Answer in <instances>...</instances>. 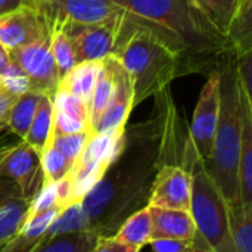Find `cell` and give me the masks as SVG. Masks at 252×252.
<instances>
[{
  "instance_id": "obj_1",
  "label": "cell",
  "mask_w": 252,
  "mask_h": 252,
  "mask_svg": "<svg viewBox=\"0 0 252 252\" xmlns=\"http://www.w3.org/2000/svg\"><path fill=\"white\" fill-rule=\"evenodd\" d=\"M154 97L151 118L124 128L120 151L80 202L89 230L97 238L114 236L127 217L148 207L154 180L162 165H182L188 131L170 86Z\"/></svg>"
},
{
  "instance_id": "obj_2",
  "label": "cell",
  "mask_w": 252,
  "mask_h": 252,
  "mask_svg": "<svg viewBox=\"0 0 252 252\" xmlns=\"http://www.w3.org/2000/svg\"><path fill=\"white\" fill-rule=\"evenodd\" d=\"M130 24L149 30L180 59L182 74L220 71L238 50L192 0H111Z\"/></svg>"
},
{
  "instance_id": "obj_3",
  "label": "cell",
  "mask_w": 252,
  "mask_h": 252,
  "mask_svg": "<svg viewBox=\"0 0 252 252\" xmlns=\"http://www.w3.org/2000/svg\"><path fill=\"white\" fill-rule=\"evenodd\" d=\"M241 131L242 103L235 58L220 69V106L217 128L210 159L204 162L207 173L217 185L227 207L241 204L238 183Z\"/></svg>"
},
{
  "instance_id": "obj_4",
  "label": "cell",
  "mask_w": 252,
  "mask_h": 252,
  "mask_svg": "<svg viewBox=\"0 0 252 252\" xmlns=\"http://www.w3.org/2000/svg\"><path fill=\"white\" fill-rule=\"evenodd\" d=\"M114 55L131 78L134 106L183 75L179 56L149 30L127 19Z\"/></svg>"
},
{
  "instance_id": "obj_5",
  "label": "cell",
  "mask_w": 252,
  "mask_h": 252,
  "mask_svg": "<svg viewBox=\"0 0 252 252\" xmlns=\"http://www.w3.org/2000/svg\"><path fill=\"white\" fill-rule=\"evenodd\" d=\"M182 167L192 174L190 216L195 223L196 252H236L233 247L227 204L207 173L204 161L195 152L189 134L185 143Z\"/></svg>"
},
{
  "instance_id": "obj_6",
  "label": "cell",
  "mask_w": 252,
  "mask_h": 252,
  "mask_svg": "<svg viewBox=\"0 0 252 252\" xmlns=\"http://www.w3.org/2000/svg\"><path fill=\"white\" fill-rule=\"evenodd\" d=\"M123 130L108 133H93L80 157L72 164L69 173L56 183L58 205L61 208L81 202L83 198L102 179L106 168L120 151Z\"/></svg>"
},
{
  "instance_id": "obj_7",
  "label": "cell",
  "mask_w": 252,
  "mask_h": 252,
  "mask_svg": "<svg viewBox=\"0 0 252 252\" xmlns=\"http://www.w3.org/2000/svg\"><path fill=\"white\" fill-rule=\"evenodd\" d=\"M32 4L44 21L65 24L69 35L121 13L111 0H32Z\"/></svg>"
},
{
  "instance_id": "obj_8",
  "label": "cell",
  "mask_w": 252,
  "mask_h": 252,
  "mask_svg": "<svg viewBox=\"0 0 252 252\" xmlns=\"http://www.w3.org/2000/svg\"><path fill=\"white\" fill-rule=\"evenodd\" d=\"M207 19L238 50V56L252 52L251 10L252 0H192Z\"/></svg>"
},
{
  "instance_id": "obj_9",
  "label": "cell",
  "mask_w": 252,
  "mask_h": 252,
  "mask_svg": "<svg viewBox=\"0 0 252 252\" xmlns=\"http://www.w3.org/2000/svg\"><path fill=\"white\" fill-rule=\"evenodd\" d=\"M9 56L10 61L15 62L28 77L31 90L47 96H53L56 93L59 74L50 50L47 27L35 41L9 52Z\"/></svg>"
},
{
  "instance_id": "obj_10",
  "label": "cell",
  "mask_w": 252,
  "mask_h": 252,
  "mask_svg": "<svg viewBox=\"0 0 252 252\" xmlns=\"http://www.w3.org/2000/svg\"><path fill=\"white\" fill-rule=\"evenodd\" d=\"M220 106V71H214L208 75L204 84L192 124L188 130L189 139L198 157L205 162L210 159L213 151L214 134L219 120Z\"/></svg>"
},
{
  "instance_id": "obj_11",
  "label": "cell",
  "mask_w": 252,
  "mask_h": 252,
  "mask_svg": "<svg viewBox=\"0 0 252 252\" xmlns=\"http://www.w3.org/2000/svg\"><path fill=\"white\" fill-rule=\"evenodd\" d=\"M0 179L13 183L19 195L32 202L44 183L40 154L21 140L0 162Z\"/></svg>"
},
{
  "instance_id": "obj_12",
  "label": "cell",
  "mask_w": 252,
  "mask_h": 252,
  "mask_svg": "<svg viewBox=\"0 0 252 252\" xmlns=\"http://www.w3.org/2000/svg\"><path fill=\"white\" fill-rule=\"evenodd\" d=\"M126 16L121 13L97 25L81 28L71 35L77 63L87 61H102L115 53L124 31Z\"/></svg>"
},
{
  "instance_id": "obj_13",
  "label": "cell",
  "mask_w": 252,
  "mask_h": 252,
  "mask_svg": "<svg viewBox=\"0 0 252 252\" xmlns=\"http://www.w3.org/2000/svg\"><path fill=\"white\" fill-rule=\"evenodd\" d=\"M192 174L177 164H165L157 173L148 207L182 210L190 213Z\"/></svg>"
},
{
  "instance_id": "obj_14",
  "label": "cell",
  "mask_w": 252,
  "mask_h": 252,
  "mask_svg": "<svg viewBox=\"0 0 252 252\" xmlns=\"http://www.w3.org/2000/svg\"><path fill=\"white\" fill-rule=\"evenodd\" d=\"M115 87L108 106L100 115L93 133H108L126 128V123L134 108V87L128 72L114 55Z\"/></svg>"
},
{
  "instance_id": "obj_15",
  "label": "cell",
  "mask_w": 252,
  "mask_h": 252,
  "mask_svg": "<svg viewBox=\"0 0 252 252\" xmlns=\"http://www.w3.org/2000/svg\"><path fill=\"white\" fill-rule=\"evenodd\" d=\"M46 24L34 6H24L0 16V44L7 50H18L35 41Z\"/></svg>"
},
{
  "instance_id": "obj_16",
  "label": "cell",
  "mask_w": 252,
  "mask_h": 252,
  "mask_svg": "<svg viewBox=\"0 0 252 252\" xmlns=\"http://www.w3.org/2000/svg\"><path fill=\"white\" fill-rule=\"evenodd\" d=\"M90 131L89 105L78 97L56 90L53 94V131L52 134H72Z\"/></svg>"
},
{
  "instance_id": "obj_17",
  "label": "cell",
  "mask_w": 252,
  "mask_h": 252,
  "mask_svg": "<svg viewBox=\"0 0 252 252\" xmlns=\"http://www.w3.org/2000/svg\"><path fill=\"white\" fill-rule=\"evenodd\" d=\"M0 183V248L15 238L28 221L31 202L24 199L13 183Z\"/></svg>"
},
{
  "instance_id": "obj_18",
  "label": "cell",
  "mask_w": 252,
  "mask_h": 252,
  "mask_svg": "<svg viewBox=\"0 0 252 252\" xmlns=\"http://www.w3.org/2000/svg\"><path fill=\"white\" fill-rule=\"evenodd\" d=\"M241 86V84H239ZM242 131L238 162L239 199L242 205H252V97L241 87Z\"/></svg>"
},
{
  "instance_id": "obj_19",
  "label": "cell",
  "mask_w": 252,
  "mask_h": 252,
  "mask_svg": "<svg viewBox=\"0 0 252 252\" xmlns=\"http://www.w3.org/2000/svg\"><path fill=\"white\" fill-rule=\"evenodd\" d=\"M151 213V242L158 239H176L193 242L195 223L188 211L149 207Z\"/></svg>"
},
{
  "instance_id": "obj_20",
  "label": "cell",
  "mask_w": 252,
  "mask_h": 252,
  "mask_svg": "<svg viewBox=\"0 0 252 252\" xmlns=\"http://www.w3.org/2000/svg\"><path fill=\"white\" fill-rule=\"evenodd\" d=\"M61 208H52L41 214H37L25 223L21 232L12 238L6 245L0 248V252H32L44 239L49 226L58 216Z\"/></svg>"
},
{
  "instance_id": "obj_21",
  "label": "cell",
  "mask_w": 252,
  "mask_h": 252,
  "mask_svg": "<svg viewBox=\"0 0 252 252\" xmlns=\"http://www.w3.org/2000/svg\"><path fill=\"white\" fill-rule=\"evenodd\" d=\"M100 68L102 61H87L75 63V66L59 80L58 90L66 92L89 105Z\"/></svg>"
},
{
  "instance_id": "obj_22",
  "label": "cell",
  "mask_w": 252,
  "mask_h": 252,
  "mask_svg": "<svg viewBox=\"0 0 252 252\" xmlns=\"http://www.w3.org/2000/svg\"><path fill=\"white\" fill-rule=\"evenodd\" d=\"M44 24L49 31L50 50H52V55L58 68L59 80H61L77 63L72 40L65 24L58 22V21H44Z\"/></svg>"
},
{
  "instance_id": "obj_23",
  "label": "cell",
  "mask_w": 252,
  "mask_h": 252,
  "mask_svg": "<svg viewBox=\"0 0 252 252\" xmlns=\"http://www.w3.org/2000/svg\"><path fill=\"white\" fill-rule=\"evenodd\" d=\"M114 87H115V78H114V55L106 56L105 59H102V68L99 71L92 97H90V103H89V114H90V128L92 133L100 118V115L103 114L105 108L108 106L111 96L114 93Z\"/></svg>"
},
{
  "instance_id": "obj_24",
  "label": "cell",
  "mask_w": 252,
  "mask_h": 252,
  "mask_svg": "<svg viewBox=\"0 0 252 252\" xmlns=\"http://www.w3.org/2000/svg\"><path fill=\"white\" fill-rule=\"evenodd\" d=\"M151 232H152L151 213H149V207H145L133 213L130 217H127L115 232L114 238L121 244L140 251L145 245L151 244Z\"/></svg>"
},
{
  "instance_id": "obj_25",
  "label": "cell",
  "mask_w": 252,
  "mask_h": 252,
  "mask_svg": "<svg viewBox=\"0 0 252 252\" xmlns=\"http://www.w3.org/2000/svg\"><path fill=\"white\" fill-rule=\"evenodd\" d=\"M53 131V96H43L28 133L24 139L35 152H41L47 148Z\"/></svg>"
},
{
  "instance_id": "obj_26",
  "label": "cell",
  "mask_w": 252,
  "mask_h": 252,
  "mask_svg": "<svg viewBox=\"0 0 252 252\" xmlns=\"http://www.w3.org/2000/svg\"><path fill=\"white\" fill-rule=\"evenodd\" d=\"M43 96L46 94H41L34 90H28L22 93L21 96H18L16 100L13 102L10 114H9L7 130L12 134H16L21 140L25 139Z\"/></svg>"
},
{
  "instance_id": "obj_27",
  "label": "cell",
  "mask_w": 252,
  "mask_h": 252,
  "mask_svg": "<svg viewBox=\"0 0 252 252\" xmlns=\"http://www.w3.org/2000/svg\"><path fill=\"white\" fill-rule=\"evenodd\" d=\"M229 226L236 252H252V205H230Z\"/></svg>"
},
{
  "instance_id": "obj_28",
  "label": "cell",
  "mask_w": 252,
  "mask_h": 252,
  "mask_svg": "<svg viewBox=\"0 0 252 252\" xmlns=\"http://www.w3.org/2000/svg\"><path fill=\"white\" fill-rule=\"evenodd\" d=\"M97 241L92 232H78L47 238L32 252H90Z\"/></svg>"
},
{
  "instance_id": "obj_29",
  "label": "cell",
  "mask_w": 252,
  "mask_h": 252,
  "mask_svg": "<svg viewBox=\"0 0 252 252\" xmlns=\"http://www.w3.org/2000/svg\"><path fill=\"white\" fill-rule=\"evenodd\" d=\"M78 232H90L87 217H86L80 202L61 208V211L58 213V216L49 226L46 236L53 238L58 235L78 233Z\"/></svg>"
},
{
  "instance_id": "obj_30",
  "label": "cell",
  "mask_w": 252,
  "mask_h": 252,
  "mask_svg": "<svg viewBox=\"0 0 252 252\" xmlns=\"http://www.w3.org/2000/svg\"><path fill=\"white\" fill-rule=\"evenodd\" d=\"M40 158H41V170H43V179H44L43 186L59 183L62 179H65V176L69 173L72 167L65 159V157L59 151H56L53 146H47L41 152Z\"/></svg>"
},
{
  "instance_id": "obj_31",
  "label": "cell",
  "mask_w": 252,
  "mask_h": 252,
  "mask_svg": "<svg viewBox=\"0 0 252 252\" xmlns=\"http://www.w3.org/2000/svg\"><path fill=\"white\" fill-rule=\"evenodd\" d=\"M93 133L90 131H81V133H72V134H52L50 142L47 146H53L56 151H59L65 159L72 165L75 159L83 152L89 137Z\"/></svg>"
},
{
  "instance_id": "obj_32",
  "label": "cell",
  "mask_w": 252,
  "mask_h": 252,
  "mask_svg": "<svg viewBox=\"0 0 252 252\" xmlns=\"http://www.w3.org/2000/svg\"><path fill=\"white\" fill-rule=\"evenodd\" d=\"M0 87H3L9 93H12L13 96H21L22 93L31 90L28 77L12 61L7 65V68L0 74Z\"/></svg>"
},
{
  "instance_id": "obj_33",
  "label": "cell",
  "mask_w": 252,
  "mask_h": 252,
  "mask_svg": "<svg viewBox=\"0 0 252 252\" xmlns=\"http://www.w3.org/2000/svg\"><path fill=\"white\" fill-rule=\"evenodd\" d=\"M154 252H196L193 242L176 239H158L149 244Z\"/></svg>"
},
{
  "instance_id": "obj_34",
  "label": "cell",
  "mask_w": 252,
  "mask_h": 252,
  "mask_svg": "<svg viewBox=\"0 0 252 252\" xmlns=\"http://www.w3.org/2000/svg\"><path fill=\"white\" fill-rule=\"evenodd\" d=\"M90 252H139L137 250L121 244L117 241L114 236L109 238H97L94 247L92 248Z\"/></svg>"
},
{
  "instance_id": "obj_35",
  "label": "cell",
  "mask_w": 252,
  "mask_h": 252,
  "mask_svg": "<svg viewBox=\"0 0 252 252\" xmlns=\"http://www.w3.org/2000/svg\"><path fill=\"white\" fill-rule=\"evenodd\" d=\"M16 97L18 96H13L12 93L6 92L3 87H0V131L7 130L9 114H10L12 105L16 100Z\"/></svg>"
},
{
  "instance_id": "obj_36",
  "label": "cell",
  "mask_w": 252,
  "mask_h": 252,
  "mask_svg": "<svg viewBox=\"0 0 252 252\" xmlns=\"http://www.w3.org/2000/svg\"><path fill=\"white\" fill-rule=\"evenodd\" d=\"M24 6H34L32 0H0V16Z\"/></svg>"
},
{
  "instance_id": "obj_37",
  "label": "cell",
  "mask_w": 252,
  "mask_h": 252,
  "mask_svg": "<svg viewBox=\"0 0 252 252\" xmlns=\"http://www.w3.org/2000/svg\"><path fill=\"white\" fill-rule=\"evenodd\" d=\"M10 63V56H9V52L0 44V74L7 68V65Z\"/></svg>"
},
{
  "instance_id": "obj_38",
  "label": "cell",
  "mask_w": 252,
  "mask_h": 252,
  "mask_svg": "<svg viewBox=\"0 0 252 252\" xmlns=\"http://www.w3.org/2000/svg\"><path fill=\"white\" fill-rule=\"evenodd\" d=\"M139 252H140V251H139Z\"/></svg>"
}]
</instances>
